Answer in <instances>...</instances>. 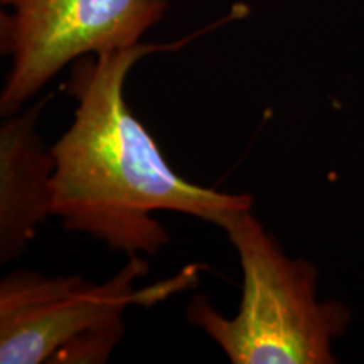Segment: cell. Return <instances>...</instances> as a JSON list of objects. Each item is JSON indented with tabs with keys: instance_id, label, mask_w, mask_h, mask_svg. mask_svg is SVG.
I'll return each instance as SVG.
<instances>
[{
	"instance_id": "3957f363",
	"label": "cell",
	"mask_w": 364,
	"mask_h": 364,
	"mask_svg": "<svg viewBox=\"0 0 364 364\" xmlns=\"http://www.w3.org/2000/svg\"><path fill=\"white\" fill-rule=\"evenodd\" d=\"M147 272L149 262L130 255L129 263L103 284L80 275L9 273L0 282V363H107L125 334V309L152 306L194 285L199 267L136 290V279Z\"/></svg>"
},
{
	"instance_id": "7a4b0ae2",
	"label": "cell",
	"mask_w": 364,
	"mask_h": 364,
	"mask_svg": "<svg viewBox=\"0 0 364 364\" xmlns=\"http://www.w3.org/2000/svg\"><path fill=\"white\" fill-rule=\"evenodd\" d=\"M238 253L243 299L235 317H223L204 295L191 300L186 317L203 329L233 364H331L332 341L344 334L349 311L317 300V270L292 260L252 209L220 226Z\"/></svg>"
},
{
	"instance_id": "277c9868",
	"label": "cell",
	"mask_w": 364,
	"mask_h": 364,
	"mask_svg": "<svg viewBox=\"0 0 364 364\" xmlns=\"http://www.w3.org/2000/svg\"><path fill=\"white\" fill-rule=\"evenodd\" d=\"M0 51L11 58L0 115L21 112L70 63L140 44L167 0H0Z\"/></svg>"
},
{
	"instance_id": "5b68a950",
	"label": "cell",
	"mask_w": 364,
	"mask_h": 364,
	"mask_svg": "<svg viewBox=\"0 0 364 364\" xmlns=\"http://www.w3.org/2000/svg\"><path fill=\"white\" fill-rule=\"evenodd\" d=\"M48 98L6 117L0 127V263L16 260L53 216L54 157L38 134Z\"/></svg>"
},
{
	"instance_id": "6da1fadb",
	"label": "cell",
	"mask_w": 364,
	"mask_h": 364,
	"mask_svg": "<svg viewBox=\"0 0 364 364\" xmlns=\"http://www.w3.org/2000/svg\"><path fill=\"white\" fill-rule=\"evenodd\" d=\"M193 38L136 44L75 63L68 83L78 102L75 120L51 147L53 216L66 230L129 257L157 255L171 236L154 213H182L221 226L253 208L250 194L220 193L177 174L125 102V81L139 59L179 49Z\"/></svg>"
}]
</instances>
